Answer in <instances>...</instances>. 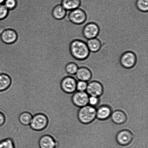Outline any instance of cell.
Segmentation results:
<instances>
[{
    "label": "cell",
    "mask_w": 148,
    "mask_h": 148,
    "mask_svg": "<svg viewBox=\"0 0 148 148\" xmlns=\"http://www.w3.org/2000/svg\"><path fill=\"white\" fill-rule=\"evenodd\" d=\"M136 5L140 11L143 12H148V0H137Z\"/></svg>",
    "instance_id": "7402d4cb"
},
{
    "label": "cell",
    "mask_w": 148,
    "mask_h": 148,
    "mask_svg": "<svg viewBox=\"0 0 148 148\" xmlns=\"http://www.w3.org/2000/svg\"><path fill=\"white\" fill-rule=\"evenodd\" d=\"M99 32V27L96 23H89L84 27L83 33L84 37L87 40H89L98 37Z\"/></svg>",
    "instance_id": "8fae6325"
},
{
    "label": "cell",
    "mask_w": 148,
    "mask_h": 148,
    "mask_svg": "<svg viewBox=\"0 0 148 148\" xmlns=\"http://www.w3.org/2000/svg\"><path fill=\"white\" fill-rule=\"evenodd\" d=\"M89 96L85 92L76 91L72 94L71 101L72 103L78 108L88 105Z\"/></svg>",
    "instance_id": "9c48e42d"
},
{
    "label": "cell",
    "mask_w": 148,
    "mask_h": 148,
    "mask_svg": "<svg viewBox=\"0 0 148 148\" xmlns=\"http://www.w3.org/2000/svg\"><path fill=\"white\" fill-rule=\"evenodd\" d=\"M11 84V79L9 75L4 73H0V91L8 89Z\"/></svg>",
    "instance_id": "ac0fdd59"
},
{
    "label": "cell",
    "mask_w": 148,
    "mask_h": 148,
    "mask_svg": "<svg viewBox=\"0 0 148 148\" xmlns=\"http://www.w3.org/2000/svg\"><path fill=\"white\" fill-rule=\"evenodd\" d=\"M8 10L3 4H0V20L3 19L7 16Z\"/></svg>",
    "instance_id": "4316f807"
},
{
    "label": "cell",
    "mask_w": 148,
    "mask_h": 148,
    "mask_svg": "<svg viewBox=\"0 0 148 148\" xmlns=\"http://www.w3.org/2000/svg\"><path fill=\"white\" fill-rule=\"evenodd\" d=\"M75 77L78 80L88 82L92 79V74L88 68L79 67L75 74Z\"/></svg>",
    "instance_id": "5bb4252c"
},
{
    "label": "cell",
    "mask_w": 148,
    "mask_h": 148,
    "mask_svg": "<svg viewBox=\"0 0 148 148\" xmlns=\"http://www.w3.org/2000/svg\"><path fill=\"white\" fill-rule=\"evenodd\" d=\"M48 124V119L44 114H38L33 116L30 127L33 130L40 131L44 130Z\"/></svg>",
    "instance_id": "277c9868"
},
{
    "label": "cell",
    "mask_w": 148,
    "mask_h": 148,
    "mask_svg": "<svg viewBox=\"0 0 148 148\" xmlns=\"http://www.w3.org/2000/svg\"><path fill=\"white\" fill-rule=\"evenodd\" d=\"M101 100L99 97L89 96L88 100V105L96 108L99 104Z\"/></svg>",
    "instance_id": "d4e9b609"
},
{
    "label": "cell",
    "mask_w": 148,
    "mask_h": 148,
    "mask_svg": "<svg viewBox=\"0 0 148 148\" xmlns=\"http://www.w3.org/2000/svg\"><path fill=\"white\" fill-rule=\"evenodd\" d=\"M33 116L31 113L27 112L22 113L19 116V121L23 125H29Z\"/></svg>",
    "instance_id": "ffe728a7"
},
{
    "label": "cell",
    "mask_w": 148,
    "mask_h": 148,
    "mask_svg": "<svg viewBox=\"0 0 148 148\" xmlns=\"http://www.w3.org/2000/svg\"><path fill=\"white\" fill-rule=\"evenodd\" d=\"M113 112L112 107L108 104H103L96 108V119L105 121L110 118Z\"/></svg>",
    "instance_id": "30bf717a"
},
{
    "label": "cell",
    "mask_w": 148,
    "mask_h": 148,
    "mask_svg": "<svg viewBox=\"0 0 148 148\" xmlns=\"http://www.w3.org/2000/svg\"><path fill=\"white\" fill-rule=\"evenodd\" d=\"M5 121V116L3 113L0 112V127L4 124Z\"/></svg>",
    "instance_id": "83f0119b"
},
{
    "label": "cell",
    "mask_w": 148,
    "mask_h": 148,
    "mask_svg": "<svg viewBox=\"0 0 148 148\" xmlns=\"http://www.w3.org/2000/svg\"><path fill=\"white\" fill-rule=\"evenodd\" d=\"M5 0H0V4H3Z\"/></svg>",
    "instance_id": "f1b7e54d"
},
{
    "label": "cell",
    "mask_w": 148,
    "mask_h": 148,
    "mask_svg": "<svg viewBox=\"0 0 148 148\" xmlns=\"http://www.w3.org/2000/svg\"><path fill=\"white\" fill-rule=\"evenodd\" d=\"M17 3V0H5L3 4L8 10H11L15 8Z\"/></svg>",
    "instance_id": "484cf974"
},
{
    "label": "cell",
    "mask_w": 148,
    "mask_h": 148,
    "mask_svg": "<svg viewBox=\"0 0 148 148\" xmlns=\"http://www.w3.org/2000/svg\"><path fill=\"white\" fill-rule=\"evenodd\" d=\"M81 0H62L61 5L66 11H72L79 8Z\"/></svg>",
    "instance_id": "e0dca14e"
},
{
    "label": "cell",
    "mask_w": 148,
    "mask_h": 148,
    "mask_svg": "<svg viewBox=\"0 0 148 148\" xmlns=\"http://www.w3.org/2000/svg\"><path fill=\"white\" fill-rule=\"evenodd\" d=\"M88 85V82L82 81L78 80V81H77L76 91L85 92L86 91Z\"/></svg>",
    "instance_id": "cb8c5ba5"
},
{
    "label": "cell",
    "mask_w": 148,
    "mask_h": 148,
    "mask_svg": "<svg viewBox=\"0 0 148 148\" xmlns=\"http://www.w3.org/2000/svg\"><path fill=\"white\" fill-rule=\"evenodd\" d=\"M67 11L61 4L56 5L53 9L52 14L53 17L57 20H61L66 16Z\"/></svg>",
    "instance_id": "d6986e66"
},
{
    "label": "cell",
    "mask_w": 148,
    "mask_h": 148,
    "mask_svg": "<svg viewBox=\"0 0 148 148\" xmlns=\"http://www.w3.org/2000/svg\"><path fill=\"white\" fill-rule=\"evenodd\" d=\"M77 82L75 76L68 75L62 79L60 83L61 88L66 93L73 94L77 91Z\"/></svg>",
    "instance_id": "5b68a950"
},
{
    "label": "cell",
    "mask_w": 148,
    "mask_h": 148,
    "mask_svg": "<svg viewBox=\"0 0 148 148\" xmlns=\"http://www.w3.org/2000/svg\"><path fill=\"white\" fill-rule=\"evenodd\" d=\"M0 148H15L12 139L7 138L0 141Z\"/></svg>",
    "instance_id": "603a6c76"
},
{
    "label": "cell",
    "mask_w": 148,
    "mask_h": 148,
    "mask_svg": "<svg viewBox=\"0 0 148 148\" xmlns=\"http://www.w3.org/2000/svg\"><path fill=\"white\" fill-rule=\"evenodd\" d=\"M86 44L90 51L91 53H97L99 51L102 47H103L101 40L97 38L88 40Z\"/></svg>",
    "instance_id": "2e32d148"
},
{
    "label": "cell",
    "mask_w": 148,
    "mask_h": 148,
    "mask_svg": "<svg viewBox=\"0 0 148 148\" xmlns=\"http://www.w3.org/2000/svg\"><path fill=\"white\" fill-rule=\"evenodd\" d=\"M1 40L6 44H11L15 42L17 38V35L14 30L8 29L4 30L1 35Z\"/></svg>",
    "instance_id": "9a60e30c"
},
{
    "label": "cell",
    "mask_w": 148,
    "mask_h": 148,
    "mask_svg": "<svg viewBox=\"0 0 148 148\" xmlns=\"http://www.w3.org/2000/svg\"><path fill=\"white\" fill-rule=\"evenodd\" d=\"M134 137V133L131 130L124 129L117 132L115 136V140L119 145L124 147L131 144Z\"/></svg>",
    "instance_id": "3957f363"
},
{
    "label": "cell",
    "mask_w": 148,
    "mask_h": 148,
    "mask_svg": "<svg viewBox=\"0 0 148 148\" xmlns=\"http://www.w3.org/2000/svg\"><path fill=\"white\" fill-rule=\"evenodd\" d=\"M58 143L51 136L45 135L40 138L39 141L40 148H56Z\"/></svg>",
    "instance_id": "4fadbf2b"
},
{
    "label": "cell",
    "mask_w": 148,
    "mask_h": 148,
    "mask_svg": "<svg viewBox=\"0 0 148 148\" xmlns=\"http://www.w3.org/2000/svg\"><path fill=\"white\" fill-rule=\"evenodd\" d=\"M77 118L80 123L87 125L92 123L96 119V108L87 105L81 107L77 112Z\"/></svg>",
    "instance_id": "7a4b0ae2"
},
{
    "label": "cell",
    "mask_w": 148,
    "mask_h": 148,
    "mask_svg": "<svg viewBox=\"0 0 148 148\" xmlns=\"http://www.w3.org/2000/svg\"><path fill=\"white\" fill-rule=\"evenodd\" d=\"M110 118L113 123L117 125H121L125 124L128 120L127 113L120 109L113 111Z\"/></svg>",
    "instance_id": "7c38bea8"
},
{
    "label": "cell",
    "mask_w": 148,
    "mask_h": 148,
    "mask_svg": "<svg viewBox=\"0 0 148 148\" xmlns=\"http://www.w3.org/2000/svg\"><path fill=\"white\" fill-rule=\"evenodd\" d=\"M104 88L103 85L98 81H91L88 83L86 92L89 96L101 97L104 94Z\"/></svg>",
    "instance_id": "8992f818"
},
{
    "label": "cell",
    "mask_w": 148,
    "mask_h": 148,
    "mask_svg": "<svg viewBox=\"0 0 148 148\" xmlns=\"http://www.w3.org/2000/svg\"><path fill=\"white\" fill-rule=\"evenodd\" d=\"M69 18L73 24L79 25L83 24L86 21L87 15L83 10L78 8L69 11Z\"/></svg>",
    "instance_id": "52a82bcc"
},
{
    "label": "cell",
    "mask_w": 148,
    "mask_h": 148,
    "mask_svg": "<svg viewBox=\"0 0 148 148\" xmlns=\"http://www.w3.org/2000/svg\"><path fill=\"white\" fill-rule=\"evenodd\" d=\"M70 50L72 56L75 59L79 60L87 59L91 53L86 43L80 40H75L72 42Z\"/></svg>",
    "instance_id": "6da1fadb"
},
{
    "label": "cell",
    "mask_w": 148,
    "mask_h": 148,
    "mask_svg": "<svg viewBox=\"0 0 148 148\" xmlns=\"http://www.w3.org/2000/svg\"><path fill=\"white\" fill-rule=\"evenodd\" d=\"M78 68L79 67L76 63L71 62L66 65V72L69 75L75 76Z\"/></svg>",
    "instance_id": "44dd1931"
},
{
    "label": "cell",
    "mask_w": 148,
    "mask_h": 148,
    "mask_svg": "<svg viewBox=\"0 0 148 148\" xmlns=\"http://www.w3.org/2000/svg\"><path fill=\"white\" fill-rule=\"evenodd\" d=\"M137 57L134 53L131 51L125 52L121 55L120 63L123 67L126 69H131L136 66Z\"/></svg>",
    "instance_id": "ba28073f"
}]
</instances>
